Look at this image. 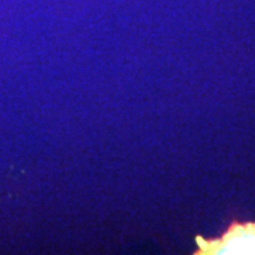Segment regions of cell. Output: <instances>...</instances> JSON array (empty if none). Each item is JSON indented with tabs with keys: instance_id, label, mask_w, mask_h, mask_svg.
<instances>
[{
	"instance_id": "cell-1",
	"label": "cell",
	"mask_w": 255,
	"mask_h": 255,
	"mask_svg": "<svg viewBox=\"0 0 255 255\" xmlns=\"http://www.w3.org/2000/svg\"><path fill=\"white\" fill-rule=\"evenodd\" d=\"M201 251L206 254H255V224L236 226L216 243H203Z\"/></svg>"
}]
</instances>
